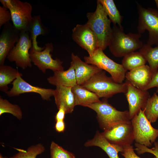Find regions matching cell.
I'll return each mask as SVG.
<instances>
[{"mask_svg": "<svg viewBox=\"0 0 158 158\" xmlns=\"http://www.w3.org/2000/svg\"><path fill=\"white\" fill-rule=\"evenodd\" d=\"M152 73L149 66L145 65L127 72L126 80L135 87L145 90L150 82Z\"/></svg>", "mask_w": 158, "mask_h": 158, "instance_id": "17", "label": "cell"}, {"mask_svg": "<svg viewBox=\"0 0 158 158\" xmlns=\"http://www.w3.org/2000/svg\"><path fill=\"white\" fill-rule=\"evenodd\" d=\"M112 37L108 46L109 51L115 56L124 57L127 54L140 49L143 44L140 38V33L126 34L123 28L113 25Z\"/></svg>", "mask_w": 158, "mask_h": 158, "instance_id": "4", "label": "cell"}, {"mask_svg": "<svg viewBox=\"0 0 158 158\" xmlns=\"http://www.w3.org/2000/svg\"><path fill=\"white\" fill-rule=\"evenodd\" d=\"M23 74L12 67L0 65V90L6 93L8 91V85Z\"/></svg>", "mask_w": 158, "mask_h": 158, "instance_id": "23", "label": "cell"}, {"mask_svg": "<svg viewBox=\"0 0 158 158\" xmlns=\"http://www.w3.org/2000/svg\"><path fill=\"white\" fill-rule=\"evenodd\" d=\"M55 126L56 130L58 132H63L65 129V126L64 121H56Z\"/></svg>", "mask_w": 158, "mask_h": 158, "instance_id": "36", "label": "cell"}, {"mask_svg": "<svg viewBox=\"0 0 158 158\" xmlns=\"http://www.w3.org/2000/svg\"><path fill=\"white\" fill-rule=\"evenodd\" d=\"M80 85L95 93L99 98L107 99L118 93L125 94L127 90L125 82L121 83L116 82L111 77L107 76L103 70L96 73Z\"/></svg>", "mask_w": 158, "mask_h": 158, "instance_id": "3", "label": "cell"}, {"mask_svg": "<svg viewBox=\"0 0 158 158\" xmlns=\"http://www.w3.org/2000/svg\"><path fill=\"white\" fill-rule=\"evenodd\" d=\"M144 110L146 117L151 123L157 121L158 118V96L157 93H154L148 99Z\"/></svg>", "mask_w": 158, "mask_h": 158, "instance_id": "27", "label": "cell"}, {"mask_svg": "<svg viewBox=\"0 0 158 158\" xmlns=\"http://www.w3.org/2000/svg\"><path fill=\"white\" fill-rule=\"evenodd\" d=\"M44 49L41 51L36 50L32 47L29 51L32 62L43 73L50 69L54 72L64 70L62 64L63 62L58 58L55 59L52 57L51 53L54 49L53 44L48 42L45 44Z\"/></svg>", "mask_w": 158, "mask_h": 158, "instance_id": "10", "label": "cell"}, {"mask_svg": "<svg viewBox=\"0 0 158 158\" xmlns=\"http://www.w3.org/2000/svg\"><path fill=\"white\" fill-rule=\"evenodd\" d=\"M147 61L139 51L131 52L123 57L122 65L127 71H130L145 65Z\"/></svg>", "mask_w": 158, "mask_h": 158, "instance_id": "25", "label": "cell"}, {"mask_svg": "<svg viewBox=\"0 0 158 158\" xmlns=\"http://www.w3.org/2000/svg\"><path fill=\"white\" fill-rule=\"evenodd\" d=\"M45 150L44 146L39 143L31 145L26 150L18 149V152L9 158H36L37 155L43 153Z\"/></svg>", "mask_w": 158, "mask_h": 158, "instance_id": "28", "label": "cell"}, {"mask_svg": "<svg viewBox=\"0 0 158 158\" xmlns=\"http://www.w3.org/2000/svg\"><path fill=\"white\" fill-rule=\"evenodd\" d=\"M53 96L58 109L60 106L62 105L66 109V114L72 112L76 105L72 87L64 86L56 87L54 90Z\"/></svg>", "mask_w": 158, "mask_h": 158, "instance_id": "18", "label": "cell"}, {"mask_svg": "<svg viewBox=\"0 0 158 158\" xmlns=\"http://www.w3.org/2000/svg\"><path fill=\"white\" fill-rule=\"evenodd\" d=\"M32 47V40L28 31L21 32L20 39L8 54L7 59L15 62L16 65L25 69L32 65L29 51Z\"/></svg>", "mask_w": 158, "mask_h": 158, "instance_id": "9", "label": "cell"}, {"mask_svg": "<svg viewBox=\"0 0 158 158\" xmlns=\"http://www.w3.org/2000/svg\"><path fill=\"white\" fill-rule=\"evenodd\" d=\"M48 83L56 87L64 86L72 87L77 85L75 71L73 66L71 65L66 71L54 72L52 76L47 78Z\"/></svg>", "mask_w": 158, "mask_h": 158, "instance_id": "20", "label": "cell"}, {"mask_svg": "<svg viewBox=\"0 0 158 158\" xmlns=\"http://www.w3.org/2000/svg\"><path fill=\"white\" fill-rule=\"evenodd\" d=\"M154 87L157 88L156 93H158V70L152 76L150 82L145 90H147Z\"/></svg>", "mask_w": 158, "mask_h": 158, "instance_id": "34", "label": "cell"}, {"mask_svg": "<svg viewBox=\"0 0 158 158\" xmlns=\"http://www.w3.org/2000/svg\"><path fill=\"white\" fill-rule=\"evenodd\" d=\"M136 143L151 147L158 137V129L154 128L140 109L131 120Z\"/></svg>", "mask_w": 158, "mask_h": 158, "instance_id": "6", "label": "cell"}, {"mask_svg": "<svg viewBox=\"0 0 158 158\" xmlns=\"http://www.w3.org/2000/svg\"><path fill=\"white\" fill-rule=\"evenodd\" d=\"M71 65L75 70L77 84L81 85L89 80L95 74L101 71L97 67L83 61L73 53L71 54Z\"/></svg>", "mask_w": 158, "mask_h": 158, "instance_id": "16", "label": "cell"}, {"mask_svg": "<svg viewBox=\"0 0 158 158\" xmlns=\"http://www.w3.org/2000/svg\"><path fill=\"white\" fill-rule=\"evenodd\" d=\"M123 147L124 150L121 154L125 158H141L135 154L133 146L130 145Z\"/></svg>", "mask_w": 158, "mask_h": 158, "instance_id": "33", "label": "cell"}, {"mask_svg": "<svg viewBox=\"0 0 158 158\" xmlns=\"http://www.w3.org/2000/svg\"><path fill=\"white\" fill-rule=\"evenodd\" d=\"M28 32L29 33L32 43V48L38 51H41L45 48L43 47H39L37 44V38L39 35L45 36L49 32V29L43 24L40 15L35 16L29 26Z\"/></svg>", "mask_w": 158, "mask_h": 158, "instance_id": "21", "label": "cell"}, {"mask_svg": "<svg viewBox=\"0 0 158 158\" xmlns=\"http://www.w3.org/2000/svg\"><path fill=\"white\" fill-rule=\"evenodd\" d=\"M58 111L55 116L56 121H64L65 114H66V109L65 107L62 105L59 106L58 109Z\"/></svg>", "mask_w": 158, "mask_h": 158, "instance_id": "35", "label": "cell"}, {"mask_svg": "<svg viewBox=\"0 0 158 158\" xmlns=\"http://www.w3.org/2000/svg\"><path fill=\"white\" fill-rule=\"evenodd\" d=\"M75 105L86 106L90 104L100 101L99 98L95 93L77 85L72 87Z\"/></svg>", "mask_w": 158, "mask_h": 158, "instance_id": "22", "label": "cell"}, {"mask_svg": "<svg viewBox=\"0 0 158 158\" xmlns=\"http://www.w3.org/2000/svg\"><path fill=\"white\" fill-rule=\"evenodd\" d=\"M84 145L86 147H99L106 153L109 158H119L118 153H122L124 150L123 147L110 143L98 130L97 131L94 138L86 142Z\"/></svg>", "mask_w": 158, "mask_h": 158, "instance_id": "19", "label": "cell"}, {"mask_svg": "<svg viewBox=\"0 0 158 158\" xmlns=\"http://www.w3.org/2000/svg\"><path fill=\"white\" fill-rule=\"evenodd\" d=\"M154 1L155 2L156 6L158 8V0H155Z\"/></svg>", "mask_w": 158, "mask_h": 158, "instance_id": "37", "label": "cell"}, {"mask_svg": "<svg viewBox=\"0 0 158 158\" xmlns=\"http://www.w3.org/2000/svg\"><path fill=\"white\" fill-rule=\"evenodd\" d=\"M0 158H9L7 157H4L2 156V154L0 153Z\"/></svg>", "mask_w": 158, "mask_h": 158, "instance_id": "38", "label": "cell"}, {"mask_svg": "<svg viewBox=\"0 0 158 158\" xmlns=\"http://www.w3.org/2000/svg\"><path fill=\"white\" fill-rule=\"evenodd\" d=\"M127 90L125 93L128 104V112L131 120L139 112L144 110L147 102L151 96L147 90L138 88L126 80Z\"/></svg>", "mask_w": 158, "mask_h": 158, "instance_id": "13", "label": "cell"}, {"mask_svg": "<svg viewBox=\"0 0 158 158\" xmlns=\"http://www.w3.org/2000/svg\"><path fill=\"white\" fill-rule=\"evenodd\" d=\"M3 6L9 9L15 27L20 32L28 31L33 19L32 5L19 0H0Z\"/></svg>", "mask_w": 158, "mask_h": 158, "instance_id": "5", "label": "cell"}, {"mask_svg": "<svg viewBox=\"0 0 158 158\" xmlns=\"http://www.w3.org/2000/svg\"><path fill=\"white\" fill-rule=\"evenodd\" d=\"M103 51L98 48L92 56H85L84 59L85 62L108 72L116 82L123 83L127 71L122 64L115 62L108 57Z\"/></svg>", "mask_w": 158, "mask_h": 158, "instance_id": "8", "label": "cell"}, {"mask_svg": "<svg viewBox=\"0 0 158 158\" xmlns=\"http://www.w3.org/2000/svg\"><path fill=\"white\" fill-rule=\"evenodd\" d=\"M87 21L86 23L94 32L97 38L99 48L103 50L109 46L113 33L111 20L104 11L99 0L97 1V7L94 12L86 14Z\"/></svg>", "mask_w": 158, "mask_h": 158, "instance_id": "2", "label": "cell"}, {"mask_svg": "<svg viewBox=\"0 0 158 158\" xmlns=\"http://www.w3.org/2000/svg\"><path fill=\"white\" fill-rule=\"evenodd\" d=\"M104 10L112 22L113 25H117L121 28L123 17L117 9L113 0H99Z\"/></svg>", "mask_w": 158, "mask_h": 158, "instance_id": "26", "label": "cell"}, {"mask_svg": "<svg viewBox=\"0 0 158 158\" xmlns=\"http://www.w3.org/2000/svg\"><path fill=\"white\" fill-rule=\"evenodd\" d=\"M3 6H0V28L11 20L10 11Z\"/></svg>", "mask_w": 158, "mask_h": 158, "instance_id": "32", "label": "cell"}, {"mask_svg": "<svg viewBox=\"0 0 158 158\" xmlns=\"http://www.w3.org/2000/svg\"><path fill=\"white\" fill-rule=\"evenodd\" d=\"M50 158H75L74 155L54 141L50 146Z\"/></svg>", "mask_w": 158, "mask_h": 158, "instance_id": "30", "label": "cell"}, {"mask_svg": "<svg viewBox=\"0 0 158 158\" xmlns=\"http://www.w3.org/2000/svg\"><path fill=\"white\" fill-rule=\"evenodd\" d=\"M154 147L153 148L150 149L144 145L135 143V145L136 148L135 150L139 154L146 152L149 153L155 156L154 158H158V143L157 142H155L154 143Z\"/></svg>", "mask_w": 158, "mask_h": 158, "instance_id": "31", "label": "cell"}, {"mask_svg": "<svg viewBox=\"0 0 158 158\" xmlns=\"http://www.w3.org/2000/svg\"><path fill=\"white\" fill-rule=\"evenodd\" d=\"M12 87L6 93L9 97L18 96L26 93L33 92L39 94L42 99L48 101L53 96L54 90L40 87L30 85L19 76L12 83Z\"/></svg>", "mask_w": 158, "mask_h": 158, "instance_id": "15", "label": "cell"}, {"mask_svg": "<svg viewBox=\"0 0 158 158\" xmlns=\"http://www.w3.org/2000/svg\"><path fill=\"white\" fill-rule=\"evenodd\" d=\"M5 113L11 114L19 120H21L23 118L22 111L18 105L12 104L0 97V116Z\"/></svg>", "mask_w": 158, "mask_h": 158, "instance_id": "29", "label": "cell"}, {"mask_svg": "<svg viewBox=\"0 0 158 158\" xmlns=\"http://www.w3.org/2000/svg\"><path fill=\"white\" fill-rule=\"evenodd\" d=\"M101 133L110 143L123 147L131 145L134 140L131 122L119 124Z\"/></svg>", "mask_w": 158, "mask_h": 158, "instance_id": "12", "label": "cell"}, {"mask_svg": "<svg viewBox=\"0 0 158 158\" xmlns=\"http://www.w3.org/2000/svg\"><path fill=\"white\" fill-rule=\"evenodd\" d=\"M20 33L10 22L3 25L0 35V65L4 64L9 53L18 42Z\"/></svg>", "mask_w": 158, "mask_h": 158, "instance_id": "14", "label": "cell"}, {"mask_svg": "<svg viewBox=\"0 0 158 158\" xmlns=\"http://www.w3.org/2000/svg\"><path fill=\"white\" fill-rule=\"evenodd\" d=\"M157 142L158 143V141H157Z\"/></svg>", "mask_w": 158, "mask_h": 158, "instance_id": "39", "label": "cell"}, {"mask_svg": "<svg viewBox=\"0 0 158 158\" xmlns=\"http://www.w3.org/2000/svg\"><path fill=\"white\" fill-rule=\"evenodd\" d=\"M139 51L148 62L152 76L158 70V46L153 47L147 44H144Z\"/></svg>", "mask_w": 158, "mask_h": 158, "instance_id": "24", "label": "cell"}, {"mask_svg": "<svg viewBox=\"0 0 158 158\" xmlns=\"http://www.w3.org/2000/svg\"><path fill=\"white\" fill-rule=\"evenodd\" d=\"M137 8L139 15L138 33L141 34L148 31L149 38L146 44L158 46V11L153 8H144L138 3Z\"/></svg>", "mask_w": 158, "mask_h": 158, "instance_id": "7", "label": "cell"}, {"mask_svg": "<svg viewBox=\"0 0 158 158\" xmlns=\"http://www.w3.org/2000/svg\"><path fill=\"white\" fill-rule=\"evenodd\" d=\"M86 107L96 112L99 126L104 131L119 124L131 122L128 110L121 111L117 110L108 103L107 99L103 98L102 101Z\"/></svg>", "mask_w": 158, "mask_h": 158, "instance_id": "1", "label": "cell"}, {"mask_svg": "<svg viewBox=\"0 0 158 158\" xmlns=\"http://www.w3.org/2000/svg\"><path fill=\"white\" fill-rule=\"evenodd\" d=\"M72 37L78 45L87 51L89 56L93 55L99 48L96 36L86 23L77 24L72 30Z\"/></svg>", "mask_w": 158, "mask_h": 158, "instance_id": "11", "label": "cell"}]
</instances>
